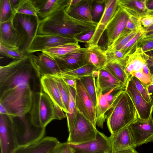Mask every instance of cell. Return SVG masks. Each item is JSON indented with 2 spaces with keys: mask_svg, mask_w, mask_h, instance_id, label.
<instances>
[{
  "mask_svg": "<svg viewBox=\"0 0 153 153\" xmlns=\"http://www.w3.org/2000/svg\"><path fill=\"white\" fill-rule=\"evenodd\" d=\"M30 55L0 67V105L7 115L25 117L32 106L33 92L30 81L34 72Z\"/></svg>",
  "mask_w": 153,
  "mask_h": 153,
  "instance_id": "1",
  "label": "cell"
},
{
  "mask_svg": "<svg viewBox=\"0 0 153 153\" xmlns=\"http://www.w3.org/2000/svg\"><path fill=\"white\" fill-rule=\"evenodd\" d=\"M95 26L94 22L78 20L63 10L40 21L37 34L74 38L94 30Z\"/></svg>",
  "mask_w": 153,
  "mask_h": 153,
  "instance_id": "2",
  "label": "cell"
},
{
  "mask_svg": "<svg viewBox=\"0 0 153 153\" xmlns=\"http://www.w3.org/2000/svg\"><path fill=\"white\" fill-rule=\"evenodd\" d=\"M125 89L121 91L105 115L111 134L129 126L138 118L136 109Z\"/></svg>",
  "mask_w": 153,
  "mask_h": 153,
  "instance_id": "3",
  "label": "cell"
},
{
  "mask_svg": "<svg viewBox=\"0 0 153 153\" xmlns=\"http://www.w3.org/2000/svg\"><path fill=\"white\" fill-rule=\"evenodd\" d=\"M30 119L35 126L46 127L54 119L53 103L43 91L33 92Z\"/></svg>",
  "mask_w": 153,
  "mask_h": 153,
  "instance_id": "4",
  "label": "cell"
},
{
  "mask_svg": "<svg viewBox=\"0 0 153 153\" xmlns=\"http://www.w3.org/2000/svg\"><path fill=\"white\" fill-rule=\"evenodd\" d=\"M40 20L36 16L16 13L13 20V26L19 33L20 43L18 50L21 53L29 55L30 47L36 35Z\"/></svg>",
  "mask_w": 153,
  "mask_h": 153,
  "instance_id": "5",
  "label": "cell"
},
{
  "mask_svg": "<svg viewBox=\"0 0 153 153\" xmlns=\"http://www.w3.org/2000/svg\"><path fill=\"white\" fill-rule=\"evenodd\" d=\"M12 121L18 147L31 145L44 137L45 127L35 126L31 123L30 118L12 117Z\"/></svg>",
  "mask_w": 153,
  "mask_h": 153,
  "instance_id": "6",
  "label": "cell"
},
{
  "mask_svg": "<svg viewBox=\"0 0 153 153\" xmlns=\"http://www.w3.org/2000/svg\"><path fill=\"white\" fill-rule=\"evenodd\" d=\"M98 130L96 127L78 111L77 117L69 135V143L80 144L95 139Z\"/></svg>",
  "mask_w": 153,
  "mask_h": 153,
  "instance_id": "7",
  "label": "cell"
},
{
  "mask_svg": "<svg viewBox=\"0 0 153 153\" xmlns=\"http://www.w3.org/2000/svg\"><path fill=\"white\" fill-rule=\"evenodd\" d=\"M75 79V99L78 111L96 127L95 106L81 81Z\"/></svg>",
  "mask_w": 153,
  "mask_h": 153,
  "instance_id": "8",
  "label": "cell"
},
{
  "mask_svg": "<svg viewBox=\"0 0 153 153\" xmlns=\"http://www.w3.org/2000/svg\"><path fill=\"white\" fill-rule=\"evenodd\" d=\"M72 153H112L108 137L98 131L95 139L80 144L69 143Z\"/></svg>",
  "mask_w": 153,
  "mask_h": 153,
  "instance_id": "9",
  "label": "cell"
},
{
  "mask_svg": "<svg viewBox=\"0 0 153 153\" xmlns=\"http://www.w3.org/2000/svg\"><path fill=\"white\" fill-rule=\"evenodd\" d=\"M1 153H14L18 147L14 131L12 117L0 114Z\"/></svg>",
  "mask_w": 153,
  "mask_h": 153,
  "instance_id": "10",
  "label": "cell"
},
{
  "mask_svg": "<svg viewBox=\"0 0 153 153\" xmlns=\"http://www.w3.org/2000/svg\"><path fill=\"white\" fill-rule=\"evenodd\" d=\"M129 17V14L118 5L105 31L107 38V49L118 39L124 31Z\"/></svg>",
  "mask_w": 153,
  "mask_h": 153,
  "instance_id": "11",
  "label": "cell"
},
{
  "mask_svg": "<svg viewBox=\"0 0 153 153\" xmlns=\"http://www.w3.org/2000/svg\"><path fill=\"white\" fill-rule=\"evenodd\" d=\"M136 146L153 142V118L142 120L138 118L129 126Z\"/></svg>",
  "mask_w": 153,
  "mask_h": 153,
  "instance_id": "12",
  "label": "cell"
},
{
  "mask_svg": "<svg viewBox=\"0 0 153 153\" xmlns=\"http://www.w3.org/2000/svg\"><path fill=\"white\" fill-rule=\"evenodd\" d=\"M125 91L133 103L137 111L138 118L144 120L149 119L152 116L153 105L147 102L139 93L131 76L129 77Z\"/></svg>",
  "mask_w": 153,
  "mask_h": 153,
  "instance_id": "13",
  "label": "cell"
},
{
  "mask_svg": "<svg viewBox=\"0 0 153 153\" xmlns=\"http://www.w3.org/2000/svg\"><path fill=\"white\" fill-rule=\"evenodd\" d=\"M86 48H81L78 50L64 56L46 54L57 63L62 73L72 70L87 64Z\"/></svg>",
  "mask_w": 153,
  "mask_h": 153,
  "instance_id": "14",
  "label": "cell"
},
{
  "mask_svg": "<svg viewBox=\"0 0 153 153\" xmlns=\"http://www.w3.org/2000/svg\"><path fill=\"white\" fill-rule=\"evenodd\" d=\"M35 73L40 79L46 76H60L62 72L56 62L45 54H30Z\"/></svg>",
  "mask_w": 153,
  "mask_h": 153,
  "instance_id": "15",
  "label": "cell"
},
{
  "mask_svg": "<svg viewBox=\"0 0 153 153\" xmlns=\"http://www.w3.org/2000/svg\"><path fill=\"white\" fill-rule=\"evenodd\" d=\"M77 42L74 38H67L56 35L37 34L30 47L28 54L30 55L31 53L38 51L42 52L47 48Z\"/></svg>",
  "mask_w": 153,
  "mask_h": 153,
  "instance_id": "16",
  "label": "cell"
},
{
  "mask_svg": "<svg viewBox=\"0 0 153 153\" xmlns=\"http://www.w3.org/2000/svg\"><path fill=\"white\" fill-rule=\"evenodd\" d=\"M118 6V0H105L103 13L98 23L94 34L90 41L87 43L98 45L108 25L113 18Z\"/></svg>",
  "mask_w": 153,
  "mask_h": 153,
  "instance_id": "17",
  "label": "cell"
},
{
  "mask_svg": "<svg viewBox=\"0 0 153 153\" xmlns=\"http://www.w3.org/2000/svg\"><path fill=\"white\" fill-rule=\"evenodd\" d=\"M38 9V16L41 21L54 13L68 7L70 0H32Z\"/></svg>",
  "mask_w": 153,
  "mask_h": 153,
  "instance_id": "18",
  "label": "cell"
},
{
  "mask_svg": "<svg viewBox=\"0 0 153 153\" xmlns=\"http://www.w3.org/2000/svg\"><path fill=\"white\" fill-rule=\"evenodd\" d=\"M108 138L111 145L112 152L135 149L136 147L129 126L123 128L115 133L111 134Z\"/></svg>",
  "mask_w": 153,
  "mask_h": 153,
  "instance_id": "19",
  "label": "cell"
},
{
  "mask_svg": "<svg viewBox=\"0 0 153 153\" xmlns=\"http://www.w3.org/2000/svg\"><path fill=\"white\" fill-rule=\"evenodd\" d=\"M20 43V36L13 26V20L0 23V44L18 49Z\"/></svg>",
  "mask_w": 153,
  "mask_h": 153,
  "instance_id": "20",
  "label": "cell"
},
{
  "mask_svg": "<svg viewBox=\"0 0 153 153\" xmlns=\"http://www.w3.org/2000/svg\"><path fill=\"white\" fill-rule=\"evenodd\" d=\"M96 78V87L102 94L114 88L123 89L126 88V85L115 78L104 68L98 70Z\"/></svg>",
  "mask_w": 153,
  "mask_h": 153,
  "instance_id": "21",
  "label": "cell"
},
{
  "mask_svg": "<svg viewBox=\"0 0 153 153\" xmlns=\"http://www.w3.org/2000/svg\"><path fill=\"white\" fill-rule=\"evenodd\" d=\"M60 142L54 137H44L31 145L17 148L14 153H48Z\"/></svg>",
  "mask_w": 153,
  "mask_h": 153,
  "instance_id": "22",
  "label": "cell"
},
{
  "mask_svg": "<svg viewBox=\"0 0 153 153\" xmlns=\"http://www.w3.org/2000/svg\"><path fill=\"white\" fill-rule=\"evenodd\" d=\"M40 80L43 91L48 95L53 103L59 105L65 113H68L54 76H46Z\"/></svg>",
  "mask_w": 153,
  "mask_h": 153,
  "instance_id": "23",
  "label": "cell"
},
{
  "mask_svg": "<svg viewBox=\"0 0 153 153\" xmlns=\"http://www.w3.org/2000/svg\"><path fill=\"white\" fill-rule=\"evenodd\" d=\"M147 56L141 47L139 46L128 56L125 62V70L129 77L133 73L142 71L143 65L146 62Z\"/></svg>",
  "mask_w": 153,
  "mask_h": 153,
  "instance_id": "24",
  "label": "cell"
},
{
  "mask_svg": "<svg viewBox=\"0 0 153 153\" xmlns=\"http://www.w3.org/2000/svg\"><path fill=\"white\" fill-rule=\"evenodd\" d=\"M87 64L92 65L98 69L104 68L108 62L105 51L98 45H88L86 48Z\"/></svg>",
  "mask_w": 153,
  "mask_h": 153,
  "instance_id": "25",
  "label": "cell"
},
{
  "mask_svg": "<svg viewBox=\"0 0 153 153\" xmlns=\"http://www.w3.org/2000/svg\"><path fill=\"white\" fill-rule=\"evenodd\" d=\"M93 0H82L75 6L66 8L65 11L71 16L79 20L93 22L91 15Z\"/></svg>",
  "mask_w": 153,
  "mask_h": 153,
  "instance_id": "26",
  "label": "cell"
},
{
  "mask_svg": "<svg viewBox=\"0 0 153 153\" xmlns=\"http://www.w3.org/2000/svg\"><path fill=\"white\" fill-rule=\"evenodd\" d=\"M118 5L130 16L137 18L146 15L147 0H118Z\"/></svg>",
  "mask_w": 153,
  "mask_h": 153,
  "instance_id": "27",
  "label": "cell"
},
{
  "mask_svg": "<svg viewBox=\"0 0 153 153\" xmlns=\"http://www.w3.org/2000/svg\"><path fill=\"white\" fill-rule=\"evenodd\" d=\"M97 88V87H96ZM97 102L96 106V124L102 128L105 119L106 112L111 108L107 99V93L102 94L101 91L97 88Z\"/></svg>",
  "mask_w": 153,
  "mask_h": 153,
  "instance_id": "28",
  "label": "cell"
},
{
  "mask_svg": "<svg viewBox=\"0 0 153 153\" xmlns=\"http://www.w3.org/2000/svg\"><path fill=\"white\" fill-rule=\"evenodd\" d=\"M118 80L126 85L129 77L125 70V65L120 62L108 61L104 67Z\"/></svg>",
  "mask_w": 153,
  "mask_h": 153,
  "instance_id": "29",
  "label": "cell"
},
{
  "mask_svg": "<svg viewBox=\"0 0 153 153\" xmlns=\"http://www.w3.org/2000/svg\"><path fill=\"white\" fill-rule=\"evenodd\" d=\"M81 48L78 42L70 43L54 47L47 48L42 52L46 54L64 56L74 52Z\"/></svg>",
  "mask_w": 153,
  "mask_h": 153,
  "instance_id": "30",
  "label": "cell"
},
{
  "mask_svg": "<svg viewBox=\"0 0 153 153\" xmlns=\"http://www.w3.org/2000/svg\"><path fill=\"white\" fill-rule=\"evenodd\" d=\"M69 86V99L68 113H65L68 131H71L76 121L78 112L75 99V89Z\"/></svg>",
  "mask_w": 153,
  "mask_h": 153,
  "instance_id": "31",
  "label": "cell"
},
{
  "mask_svg": "<svg viewBox=\"0 0 153 153\" xmlns=\"http://www.w3.org/2000/svg\"><path fill=\"white\" fill-rule=\"evenodd\" d=\"M94 72L91 74L83 76L79 79L81 81L96 107L97 102V97L96 77Z\"/></svg>",
  "mask_w": 153,
  "mask_h": 153,
  "instance_id": "32",
  "label": "cell"
},
{
  "mask_svg": "<svg viewBox=\"0 0 153 153\" xmlns=\"http://www.w3.org/2000/svg\"><path fill=\"white\" fill-rule=\"evenodd\" d=\"M38 9L32 0H20L16 13L33 16L38 17Z\"/></svg>",
  "mask_w": 153,
  "mask_h": 153,
  "instance_id": "33",
  "label": "cell"
},
{
  "mask_svg": "<svg viewBox=\"0 0 153 153\" xmlns=\"http://www.w3.org/2000/svg\"><path fill=\"white\" fill-rule=\"evenodd\" d=\"M15 14L10 0H0V23L13 20Z\"/></svg>",
  "mask_w": 153,
  "mask_h": 153,
  "instance_id": "34",
  "label": "cell"
},
{
  "mask_svg": "<svg viewBox=\"0 0 153 153\" xmlns=\"http://www.w3.org/2000/svg\"><path fill=\"white\" fill-rule=\"evenodd\" d=\"M99 69L95 66L86 64L76 69L62 73V74L70 76L75 79L92 74L93 72Z\"/></svg>",
  "mask_w": 153,
  "mask_h": 153,
  "instance_id": "35",
  "label": "cell"
},
{
  "mask_svg": "<svg viewBox=\"0 0 153 153\" xmlns=\"http://www.w3.org/2000/svg\"><path fill=\"white\" fill-rule=\"evenodd\" d=\"M54 77L56 81L64 106L68 113L69 99V86L63 80L61 76Z\"/></svg>",
  "mask_w": 153,
  "mask_h": 153,
  "instance_id": "36",
  "label": "cell"
},
{
  "mask_svg": "<svg viewBox=\"0 0 153 153\" xmlns=\"http://www.w3.org/2000/svg\"><path fill=\"white\" fill-rule=\"evenodd\" d=\"M105 0H93L91 9V15L93 22L98 23L103 13Z\"/></svg>",
  "mask_w": 153,
  "mask_h": 153,
  "instance_id": "37",
  "label": "cell"
},
{
  "mask_svg": "<svg viewBox=\"0 0 153 153\" xmlns=\"http://www.w3.org/2000/svg\"><path fill=\"white\" fill-rule=\"evenodd\" d=\"M145 32L144 30L138 32L125 46L120 50L123 53L126 58H127L128 56L138 47V45L140 44V39Z\"/></svg>",
  "mask_w": 153,
  "mask_h": 153,
  "instance_id": "38",
  "label": "cell"
},
{
  "mask_svg": "<svg viewBox=\"0 0 153 153\" xmlns=\"http://www.w3.org/2000/svg\"><path fill=\"white\" fill-rule=\"evenodd\" d=\"M140 31H133L120 37L105 51H117L121 50Z\"/></svg>",
  "mask_w": 153,
  "mask_h": 153,
  "instance_id": "39",
  "label": "cell"
},
{
  "mask_svg": "<svg viewBox=\"0 0 153 153\" xmlns=\"http://www.w3.org/2000/svg\"><path fill=\"white\" fill-rule=\"evenodd\" d=\"M144 30V27L141 25L139 18L130 16L125 30L118 38L133 31Z\"/></svg>",
  "mask_w": 153,
  "mask_h": 153,
  "instance_id": "40",
  "label": "cell"
},
{
  "mask_svg": "<svg viewBox=\"0 0 153 153\" xmlns=\"http://www.w3.org/2000/svg\"><path fill=\"white\" fill-rule=\"evenodd\" d=\"M0 52L2 55L15 60L24 59L28 55L22 53L18 49L8 48L1 44Z\"/></svg>",
  "mask_w": 153,
  "mask_h": 153,
  "instance_id": "41",
  "label": "cell"
},
{
  "mask_svg": "<svg viewBox=\"0 0 153 153\" xmlns=\"http://www.w3.org/2000/svg\"><path fill=\"white\" fill-rule=\"evenodd\" d=\"M108 61H117L120 62L125 66V62L127 58H126L123 53L120 50L105 51Z\"/></svg>",
  "mask_w": 153,
  "mask_h": 153,
  "instance_id": "42",
  "label": "cell"
},
{
  "mask_svg": "<svg viewBox=\"0 0 153 153\" xmlns=\"http://www.w3.org/2000/svg\"><path fill=\"white\" fill-rule=\"evenodd\" d=\"M131 76L136 88L139 93L147 102L152 105L151 100L144 86L136 78Z\"/></svg>",
  "mask_w": 153,
  "mask_h": 153,
  "instance_id": "43",
  "label": "cell"
},
{
  "mask_svg": "<svg viewBox=\"0 0 153 153\" xmlns=\"http://www.w3.org/2000/svg\"><path fill=\"white\" fill-rule=\"evenodd\" d=\"M130 76L136 78L145 87L152 84L153 82V79L146 75L143 71L133 73Z\"/></svg>",
  "mask_w": 153,
  "mask_h": 153,
  "instance_id": "44",
  "label": "cell"
},
{
  "mask_svg": "<svg viewBox=\"0 0 153 153\" xmlns=\"http://www.w3.org/2000/svg\"><path fill=\"white\" fill-rule=\"evenodd\" d=\"M48 153H72L68 143H60Z\"/></svg>",
  "mask_w": 153,
  "mask_h": 153,
  "instance_id": "45",
  "label": "cell"
},
{
  "mask_svg": "<svg viewBox=\"0 0 153 153\" xmlns=\"http://www.w3.org/2000/svg\"><path fill=\"white\" fill-rule=\"evenodd\" d=\"M95 30H91L77 36L75 37L74 38L78 42L88 43L92 39L95 32Z\"/></svg>",
  "mask_w": 153,
  "mask_h": 153,
  "instance_id": "46",
  "label": "cell"
},
{
  "mask_svg": "<svg viewBox=\"0 0 153 153\" xmlns=\"http://www.w3.org/2000/svg\"><path fill=\"white\" fill-rule=\"evenodd\" d=\"M139 19L144 28L148 27L153 25V16L146 15L140 17Z\"/></svg>",
  "mask_w": 153,
  "mask_h": 153,
  "instance_id": "47",
  "label": "cell"
},
{
  "mask_svg": "<svg viewBox=\"0 0 153 153\" xmlns=\"http://www.w3.org/2000/svg\"><path fill=\"white\" fill-rule=\"evenodd\" d=\"M53 106L55 120H61L66 117L63 111L59 105L53 103Z\"/></svg>",
  "mask_w": 153,
  "mask_h": 153,
  "instance_id": "48",
  "label": "cell"
},
{
  "mask_svg": "<svg viewBox=\"0 0 153 153\" xmlns=\"http://www.w3.org/2000/svg\"><path fill=\"white\" fill-rule=\"evenodd\" d=\"M61 76L64 81L69 86L76 89V79L74 77L62 74Z\"/></svg>",
  "mask_w": 153,
  "mask_h": 153,
  "instance_id": "49",
  "label": "cell"
},
{
  "mask_svg": "<svg viewBox=\"0 0 153 153\" xmlns=\"http://www.w3.org/2000/svg\"><path fill=\"white\" fill-rule=\"evenodd\" d=\"M143 51L145 53L153 51V40L146 41L140 44Z\"/></svg>",
  "mask_w": 153,
  "mask_h": 153,
  "instance_id": "50",
  "label": "cell"
},
{
  "mask_svg": "<svg viewBox=\"0 0 153 153\" xmlns=\"http://www.w3.org/2000/svg\"><path fill=\"white\" fill-rule=\"evenodd\" d=\"M150 40H153V30L145 32L140 39V43Z\"/></svg>",
  "mask_w": 153,
  "mask_h": 153,
  "instance_id": "51",
  "label": "cell"
},
{
  "mask_svg": "<svg viewBox=\"0 0 153 153\" xmlns=\"http://www.w3.org/2000/svg\"><path fill=\"white\" fill-rule=\"evenodd\" d=\"M151 72L153 75V82L152 84L145 87L148 93L151 100L153 105V68H149Z\"/></svg>",
  "mask_w": 153,
  "mask_h": 153,
  "instance_id": "52",
  "label": "cell"
},
{
  "mask_svg": "<svg viewBox=\"0 0 153 153\" xmlns=\"http://www.w3.org/2000/svg\"><path fill=\"white\" fill-rule=\"evenodd\" d=\"M152 53H149L146 60V63L149 68H153V52Z\"/></svg>",
  "mask_w": 153,
  "mask_h": 153,
  "instance_id": "53",
  "label": "cell"
},
{
  "mask_svg": "<svg viewBox=\"0 0 153 153\" xmlns=\"http://www.w3.org/2000/svg\"><path fill=\"white\" fill-rule=\"evenodd\" d=\"M112 153H138V152L135 149H130L113 152Z\"/></svg>",
  "mask_w": 153,
  "mask_h": 153,
  "instance_id": "54",
  "label": "cell"
},
{
  "mask_svg": "<svg viewBox=\"0 0 153 153\" xmlns=\"http://www.w3.org/2000/svg\"><path fill=\"white\" fill-rule=\"evenodd\" d=\"M20 0H10L11 7L16 13V10L19 3Z\"/></svg>",
  "mask_w": 153,
  "mask_h": 153,
  "instance_id": "55",
  "label": "cell"
},
{
  "mask_svg": "<svg viewBox=\"0 0 153 153\" xmlns=\"http://www.w3.org/2000/svg\"><path fill=\"white\" fill-rule=\"evenodd\" d=\"M81 1L82 0H70L69 6L67 8L75 6L79 4Z\"/></svg>",
  "mask_w": 153,
  "mask_h": 153,
  "instance_id": "56",
  "label": "cell"
},
{
  "mask_svg": "<svg viewBox=\"0 0 153 153\" xmlns=\"http://www.w3.org/2000/svg\"><path fill=\"white\" fill-rule=\"evenodd\" d=\"M146 6L148 9L149 10H153V0H147Z\"/></svg>",
  "mask_w": 153,
  "mask_h": 153,
  "instance_id": "57",
  "label": "cell"
},
{
  "mask_svg": "<svg viewBox=\"0 0 153 153\" xmlns=\"http://www.w3.org/2000/svg\"><path fill=\"white\" fill-rule=\"evenodd\" d=\"M144 30L145 32L153 30V25L148 27L144 28Z\"/></svg>",
  "mask_w": 153,
  "mask_h": 153,
  "instance_id": "58",
  "label": "cell"
},
{
  "mask_svg": "<svg viewBox=\"0 0 153 153\" xmlns=\"http://www.w3.org/2000/svg\"><path fill=\"white\" fill-rule=\"evenodd\" d=\"M146 15L153 16V10H149L148 9Z\"/></svg>",
  "mask_w": 153,
  "mask_h": 153,
  "instance_id": "59",
  "label": "cell"
},
{
  "mask_svg": "<svg viewBox=\"0 0 153 153\" xmlns=\"http://www.w3.org/2000/svg\"><path fill=\"white\" fill-rule=\"evenodd\" d=\"M152 114H153V109Z\"/></svg>",
  "mask_w": 153,
  "mask_h": 153,
  "instance_id": "60",
  "label": "cell"
},
{
  "mask_svg": "<svg viewBox=\"0 0 153 153\" xmlns=\"http://www.w3.org/2000/svg\"></svg>",
  "mask_w": 153,
  "mask_h": 153,
  "instance_id": "61",
  "label": "cell"
},
{
  "mask_svg": "<svg viewBox=\"0 0 153 153\" xmlns=\"http://www.w3.org/2000/svg\"></svg>",
  "mask_w": 153,
  "mask_h": 153,
  "instance_id": "62",
  "label": "cell"
}]
</instances>
